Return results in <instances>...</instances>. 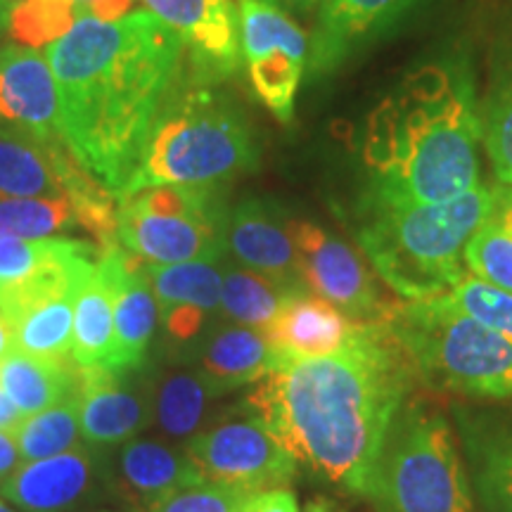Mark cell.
I'll use <instances>...</instances> for the list:
<instances>
[{
    "instance_id": "obj_21",
    "label": "cell",
    "mask_w": 512,
    "mask_h": 512,
    "mask_svg": "<svg viewBox=\"0 0 512 512\" xmlns=\"http://www.w3.org/2000/svg\"><path fill=\"white\" fill-rule=\"evenodd\" d=\"M72 147L62 136L41 138L0 124V200L62 197V159Z\"/></svg>"
},
{
    "instance_id": "obj_3",
    "label": "cell",
    "mask_w": 512,
    "mask_h": 512,
    "mask_svg": "<svg viewBox=\"0 0 512 512\" xmlns=\"http://www.w3.org/2000/svg\"><path fill=\"white\" fill-rule=\"evenodd\" d=\"M479 138L470 79L446 64L418 69L366 124L370 200L413 207L465 195L479 185Z\"/></svg>"
},
{
    "instance_id": "obj_46",
    "label": "cell",
    "mask_w": 512,
    "mask_h": 512,
    "mask_svg": "<svg viewBox=\"0 0 512 512\" xmlns=\"http://www.w3.org/2000/svg\"><path fill=\"white\" fill-rule=\"evenodd\" d=\"M91 512H102V510H91Z\"/></svg>"
},
{
    "instance_id": "obj_16",
    "label": "cell",
    "mask_w": 512,
    "mask_h": 512,
    "mask_svg": "<svg viewBox=\"0 0 512 512\" xmlns=\"http://www.w3.org/2000/svg\"><path fill=\"white\" fill-rule=\"evenodd\" d=\"M226 249L249 271L266 275L287 292L306 290L290 223L261 200H245L228 214Z\"/></svg>"
},
{
    "instance_id": "obj_14",
    "label": "cell",
    "mask_w": 512,
    "mask_h": 512,
    "mask_svg": "<svg viewBox=\"0 0 512 512\" xmlns=\"http://www.w3.org/2000/svg\"><path fill=\"white\" fill-rule=\"evenodd\" d=\"M136 370L79 366L76 406L83 439L91 444H121L152 420L150 392L133 380Z\"/></svg>"
},
{
    "instance_id": "obj_33",
    "label": "cell",
    "mask_w": 512,
    "mask_h": 512,
    "mask_svg": "<svg viewBox=\"0 0 512 512\" xmlns=\"http://www.w3.org/2000/svg\"><path fill=\"white\" fill-rule=\"evenodd\" d=\"M76 17V0H17L10 10L8 29L19 46L38 48L67 34Z\"/></svg>"
},
{
    "instance_id": "obj_15",
    "label": "cell",
    "mask_w": 512,
    "mask_h": 512,
    "mask_svg": "<svg viewBox=\"0 0 512 512\" xmlns=\"http://www.w3.org/2000/svg\"><path fill=\"white\" fill-rule=\"evenodd\" d=\"M420 0H325L311 36L309 72H335L377 36L392 29Z\"/></svg>"
},
{
    "instance_id": "obj_35",
    "label": "cell",
    "mask_w": 512,
    "mask_h": 512,
    "mask_svg": "<svg viewBox=\"0 0 512 512\" xmlns=\"http://www.w3.org/2000/svg\"><path fill=\"white\" fill-rule=\"evenodd\" d=\"M444 294L465 316L512 339V292L484 283L475 275H463Z\"/></svg>"
},
{
    "instance_id": "obj_37",
    "label": "cell",
    "mask_w": 512,
    "mask_h": 512,
    "mask_svg": "<svg viewBox=\"0 0 512 512\" xmlns=\"http://www.w3.org/2000/svg\"><path fill=\"white\" fill-rule=\"evenodd\" d=\"M247 496L226 486L195 484L166 496L150 512H238Z\"/></svg>"
},
{
    "instance_id": "obj_31",
    "label": "cell",
    "mask_w": 512,
    "mask_h": 512,
    "mask_svg": "<svg viewBox=\"0 0 512 512\" xmlns=\"http://www.w3.org/2000/svg\"><path fill=\"white\" fill-rule=\"evenodd\" d=\"M211 396L219 392L200 373L166 375L152 399V418L171 437H188L202 422Z\"/></svg>"
},
{
    "instance_id": "obj_27",
    "label": "cell",
    "mask_w": 512,
    "mask_h": 512,
    "mask_svg": "<svg viewBox=\"0 0 512 512\" xmlns=\"http://www.w3.org/2000/svg\"><path fill=\"white\" fill-rule=\"evenodd\" d=\"M114 354V304L112 292L98 271L95 261L93 273L81 285L74 302V335L72 358L76 366H110Z\"/></svg>"
},
{
    "instance_id": "obj_19",
    "label": "cell",
    "mask_w": 512,
    "mask_h": 512,
    "mask_svg": "<svg viewBox=\"0 0 512 512\" xmlns=\"http://www.w3.org/2000/svg\"><path fill=\"white\" fill-rule=\"evenodd\" d=\"M147 278L157 297L159 318L176 342H190L200 335L211 313L221 311L223 271L216 261L147 264Z\"/></svg>"
},
{
    "instance_id": "obj_43",
    "label": "cell",
    "mask_w": 512,
    "mask_h": 512,
    "mask_svg": "<svg viewBox=\"0 0 512 512\" xmlns=\"http://www.w3.org/2000/svg\"><path fill=\"white\" fill-rule=\"evenodd\" d=\"M15 349V337H12V325L8 323V318L0 313V361H3L5 354Z\"/></svg>"
},
{
    "instance_id": "obj_32",
    "label": "cell",
    "mask_w": 512,
    "mask_h": 512,
    "mask_svg": "<svg viewBox=\"0 0 512 512\" xmlns=\"http://www.w3.org/2000/svg\"><path fill=\"white\" fill-rule=\"evenodd\" d=\"M72 226L79 223L67 195L0 200V238L41 240Z\"/></svg>"
},
{
    "instance_id": "obj_34",
    "label": "cell",
    "mask_w": 512,
    "mask_h": 512,
    "mask_svg": "<svg viewBox=\"0 0 512 512\" xmlns=\"http://www.w3.org/2000/svg\"><path fill=\"white\" fill-rule=\"evenodd\" d=\"M463 261L470 275L512 292V228L496 209L467 242Z\"/></svg>"
},
{
    "instance_id": "obj_13",
    "label": "cell",
    "mask_w": 512,
    "mask_h": 512,
    "mask_svg": "<svg viewBox=\"0 0 512 512\" xmlns=\"http://www.w3.org/2000/svg\"><path fill=\"white\" fill-rule=\"evenodd\" d=\"M98 271L110 287L114 304V354L107 368L140 370L159 318L147 264L117 242L98 252Z\"/></svg>"
},
{
    "instance_id": "obj_39",
    "label": "cell",
    "mask_w": 512,
    "mask_h": 512,
    "mask_svg": "<svg viewBox=\"0 0 512 512\" xmlns=\"http://www.w3.org/2000/svg\"><path fill=\"white\" fill-rule=\"evenodd\" d=\"M133 5H136V0H86V3H81L79 12L100 19V22H117L131 12Z\"/></svg>"
},
{
    "instance_id": "obj_9",
    "label": "cell",
    "mask_w": 512,
    "mask_h": 512,
    "mask_svg": "<svg viewBox=\"0 0 512 512\" xmlns=\"http://www.w3.org/2000/svg\"><path fill=\"white\" fill-rule=\"evenodd\" d=\"M185 453L202 484L226 486L240 494L280 489L297 472V460L256 415L219 422L195 434Z\"/></svg>"
},
{
    "instance_id": "obj_42",
    "label": "cell",
    "mask_w": 512,
    "mask_h": 512,
    "mask_svg": "<svg viewBox=\"0 0 512 512\" xmlns=\"http://www.w3.org/2000/svg\"><path fill=\"white\" fill-rule=\"evenodd\" d=\"M268 5H275L280 10H294V12H311L313 8H320L325 0H264Z\"/></svg>"
},
{
    "instance_id": "obj_7",
    "label": "cell",
    "mask_w": 512,
    "mask_h": 512,
    "mask_svg": "<svg viewBox=\"0 0 512 512\" xmlns=\"http://www.w3.org/2000/svg\"><path fill=\"white\" fill-rule=\"evenodd\" d=\"M363 496L380 512H475L453 432L437 408L411 401L396 413Z\"/></svg>"
},
{
    "instance_id": "obj_26",
    "label": "cell",
    "mask_w": 512,
    "mask_h": 512,
    "mask_svg": "<svg viewBox=\"0 0 512 512\" xmlns=\"http://www.w3.org/2000/svg\"><path fill=\"white\" fill-rule=\"evenodd\" d=\"M95 252L100 249L81 240L0 238V302L10 294L24 290L34 280H41L55 268Z\"/></svg>"
},
{
    "instance_id": "obj_41",
    "label": "cell",
    "mask_w": 512,
    "mask_h": 512,
    "mask_svg": "<svg viewBox=\"0 0 512 512\" xmlns=\"http://www.w3.org/2000/svg\"><path fill=\"white\" fill-rule=\"evenodd\" d=\"M24 415L19 413V408L12 403V399L8 394L3 392V387H0V430H8V432H15L19 425H22Z\"/></svg>"
},
{
    "instance_id": "obj_47",
    "label": "cell",
    "mask_w": 512,
    "mask_h": 512,
    "mask_svg": "<svg viewBox=\"0 0 512 512\" xmlns=\"http://www.w3.org/2000/svg\"><path fill=\"white\" fill-rule=\"evenodd\" d=\"M79 3H86V0H79Z\"/></svg>"
},
{
    "instance_id": "obj_4",
    "label": "cell",
    "mask_w": 512,
    "mask_h": 512,
    "mask_svg": "<svg viewBox=\"0 0 512 512\" xmlns=\"http://www.w3.org/2000/svg\"><path fill=\"white\" fill-rule=\"evenodd\" d=\"M494 209L496 192L484 185L437 204L396 207L370 200L358 242L377 275L403 299L437 297L465 275L467 242Z\"/></svg>"
},
{
    "instance_id": "obj_1",
    "label": "cell",
    "mask_w": 512,
    "mask_h": 512,
    "mask_svg": "<svg viewBox=\"0 0 512 512\" xmlns=\"http://www.w3.org/2000/svg\"><path fill=\"white\" fill-rule=\"evenodd\" d=\"M413 380L418 375L389 320L358 323L335 354L275 356L247 403L297 463L366 494Z\"/></svg>"
},
{
    "instance_id": "obj_30",
    "label": "cell",
    "mask_w": 512,
    "mask_h": 512,
    "mask_svg": "<svg viewBox=\"0 0 512 512\" xmlns=\"http://www.w3.org/2000/svg\"><path fill=\"white\" fill-rule=\"evenodd\" d=\"M12 434H15L24 463L79 451V448H83V432L76 394L53 408L24 418L22 425Z\"/></svg>"
},
{
    "instance_id": "obj_40",
    "label": "cell",
    "mask_w": 512,
    "mask_h": 512,
    "mask_svg": "<svg viewBox=\"0 0 512 512\" xmlns=\"http://www.w3.org/2000/svg\"><path fill=\"white\" fill-rule=\"evenodd\" d=\"M22 453H19L15 434L8 430H0V484L8 482L12 472L22 465Z\"/></svg>"
},
{
    "instance_id": "obj_45",
    "label": "cell",
    "mask_w": 512,
    "mask_h": 512,
    "mask_svg": "<svg viewBox=\"0 0 512 512\" xmlns=\"http://www.w3.org/2000/svg\"><path fill=\"white\" fill-rule=\"evenodd\" d=\"M0 512H17V510H12V508H8V505H5L3 501H0Z\"/></svg>"
},
{
    "instance_id": "obj_12",
    "label": "cell",
    "mask_w": 512,
    "mask_h": 512,
    "mask_svg": "<svg viewBox=\"0 0 512 512\" xmlns=\"http://www.w3.org/2000/svg\"><path fill=\"white\" fill-rule=\"evenodd\" d=\"M176 31L190 55L192 79L216 83L240 67V27L230 0H143Z\"/></svg>"
},
{
    "instance_id": "obj_24",
    "label": "cell",
    "mask_w": 512,
    "mask_h": 512,
    "mask_svg": "<svg viewBox=\"0 0 512 512\" xmlns=\"http://www.w3.org/2000/svg\"><path fill=\"white\" fill-rule=\"evenodd\" d=\"M273 349L264 332L245 325H223L200 351V375L219 394L259 382L273 368Z\"/></svg>"
},
{
    "instance_id": "obj_18",
    "label": "cell",
    "mask_w": 512,
    "mask_h": 512,
    "mask_svg": "<svg viewBox=\"0 0 512 512\" xmlns=\"http://www.w3.org/2000/svg\"><path fill=\"white\" fill-rule=\"evenodd\" d=\"M98 477V458L83 446L62 456L22 463L8 482L0 484V491L24 512H67L91 498Z\"/></svg>"
},
{
    "instance_id": "obj_38",
    "label": "cell",
    "mask_w": 512,
    "mask_h": 512,
    "mask_svg": "<svg viewBox=\"0 0 512 512\" xmlns=\"http://www.w3.org/2000/svg\"><path fill=\"white\" fill-rule=\"evenodd\" d=\"M238 512H299V503L290 489L280 486V489L249 494Z\"/></svg>"
},
{
    "instance_id": "obj_23",
    "label": "cell",
    "mask_w": 512,
    "mask_h": 512,
    "mask_svg": "<svg viewBox=\"0 0 512 512\" xmlns=\"http://www.w3.org/2000/svg\"><path fill=\"white\" fill-rule=\"evenodd\" d=\"M79 382L74 358H38L12 349L0 361V387L24 418L72 399Z\"/></svg>"
},
{
    "instance_id": "obj_22",
    "label": "cell",
    "mask_w": 512,
    "mask_h": 512,
    "mask_svg": "<svg viewBox=\"0 0 512 512\" xmlns=\"http://www.w3.org/2000/svg\"><path fill=\"white\" fill-rule=\"evenodd\" d=\"M195 484H202V479L188 453L143 439H131L121 448L114 489L133 508L150 512L166 496Z\"/></svg>"
},
{
    "instance_id": "obj_36",
    "label": "cell",
    "mask_w": 512,
    "mask_h": 512,
    "mask_svg": "<svg viewBox=\"0 0 512 512\" xmlns=\"http://www.w3.org/2000/svg\"><path fill=\"white\" fill-rule=\"evenodd\" d=\"M484 145L494 164L496 176L512 188V83L491 105L489 117L482 124Z\"/></svg>"
},
{
    "instance_id": "obj_25",
    "label": "cell",
    "mask_w": 512,
    "mask_h": 512,
    "mask_svg": "<svg viewBox=\"0 0 512 512\" xmlns=\"http://www.w3.org/2000/svg\"><path fill=\"white\" fill-rule=\"evenodd\" d=\"M475 484L486 512H512V422L465 427Z\"/></svg>"
},
{
    "instance_id": "obj_5",
    "label": "cell",
    "mask_w": 512,
    "mask_h": 512,
    "mask_svg": "<svg viewBox=\"0 0 512 512\" xmlns=\"http://www.w3.org/2000/svg\"><path fill=\"white\" fill-rule=\"evenodd\" d=\"M256 159L259 150L245 117L209 83L181 76L150 128L136 174L119 197L152 185H223L254 169Z\"/></svg>"
},
{
    "instance_id": "obj_17",
    "label": "cell",
    "mask_w": 512,
    "mask_h": 512,
    "mask_svg": "<svg viewBox=\"0 0 512 512\" xmlns=\"http://www.w3.org/2000/svg\"><path fill=\"white\" fill-rule=\"evenodd\" d=\"M57 114V83L46 53L24 46L0 50V124L57 138Z\"/></svg>"
},
{
    "instance_id": "obj_6",
    "label": "cell",
    "mask_w": 512,
    "mask_h": 512,
    "mask_svg": "<svg viewBox=\"0 0 512 512\" xmlns=\"http://www.w3.org/2000/svg\"><path fill=\"white\" fill-rule=\"evenodd\" d=\"M389 325L430 387L512 399V339L465 316L446 294L399 304Z\"/></svg>"
},
{
    "instance_id": "obj_20",
    "label": "cell",
    "mask_w": 512,
    "mask_h": 512,
    "mask_svg": "<svg viewBox=\"0 0 512 512\" xmlns=\"http://www.w3.org/2000/svg\"><path fill=\"white\" fill-rule=\"evenodd\" d=\"M354 320L309 290L287 294L278 316L264 330L273 356L318 358L335 354L356 330Z\"/></svg>"
},
{
    "instance_id": "obj_28",
    "label": "cell",
    "mask_w": 512,
    "mask_h": 512,
    "mask_svg": "<svg viewBox=\"0 0 512 512\" xmlns=\"http://www.w3.org/2000/svg\"><path fill=\"white\" fill-rule=\"evenodd\" d=\"M285 287H280L266 275H259L249 268H226L221 287V313L235 325L264 332L280 306L287 299Z\"/></svg>"
},
{
    "instance_id": "obj_8",
    "label": "cell",
    "mask_w": 512,
    "mask_h": 512,
    "mask_svg": "<svg viewBox=\"0 0 512 512\" xmlns=\"http://www.w3.org/2000/svg\"><path fill=\"white\" fill-rule=\"evenodd\" d=\"M223 185H152L119 197L117 238L145 264L216 261L226 249Z\"/></svg>"
},
{
    "instance_id": "obj_44",
    "label": "cell",
    "mask_w": 512,
    "mask_h": 512,
    "mask_svg": "<svg viewBox=\"0 0 512 512\" xmlns=\"http://www.w3.org/2000/svg\"><path fill=\"white\" fill-rule=\"evenodd\" d=\"M12 5H15V0H0V27H3V24L8 22Z\"/></svg>"
},
{
    "instance_id": "obj_11",
    "label": "cell",
    "mask_w": 512,
    "mask_h": 512,
    "mask_svg": "<svg viewBox=\"0 0 512 512\" xmlns=\"http://www.w3.org/2000/svg\"><path fill=\"white\" fill-rule=\"evenodd\" d=\"M302 283L316 297L337 306L354 323H387L396 306L382 297L361 254L311 221H292Z\"/></svg>"
},
{
    "instance_id": "obj_10",
    "label": "cell",
    "mask_w": 512,
    "mask_h": 512,
    "mask_svg": "<svg viewBox=\"0 0 512 512\" xmlns=\"http://www.w3.org/2000/svg\"><path fill=\"white\" fill-rule=\"evenodd\" d=\"M238 27L240 53L256 95L280 124H290L309 60V38L287 12L264 0H240Z\"/></svg>"
},
{
    "instance_id": "obj_2",
    "label": "cell",
    "mask_w": 512,
    "mask_h": 512,
    "mask_svg": "<svg viewBox=\"0 0 512 512\" xmlns=\"http://www.w3.org/2000/svg\"><path fill=\"white\" fill-rule=\"evenodd\" d=\"M62 138L114 195L136 174L145 140L183 74L185 46L150 10L117 22L91 15L48 43Z\"/></svg>"
},
{
    "instance_id": "obj_29",
    "label": "cell",
    "mask_w": 512,
    "mask_h": 512,
    "mask_svg": "<svg viewBox=\"0 0 512 512\" xmlns=\"http://www.w3.org/2000/svg\"><path fill=\"white\" fill-rule=\"evenodd\" d=\"M76 294L53 299L12 320L15 349L38 358H53V361L72 358Z\"/></svg>"
}]
</instances>
